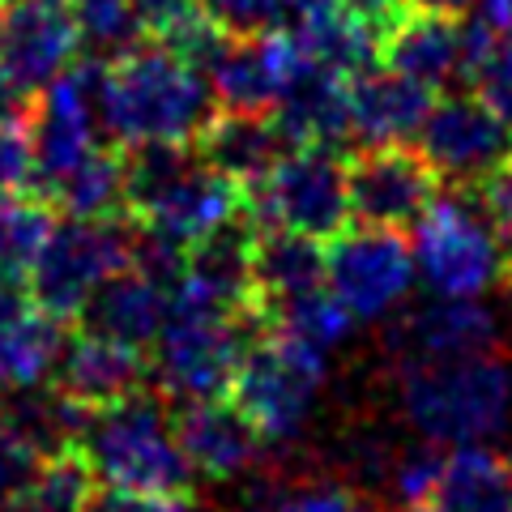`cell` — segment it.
Here are the masks:
<instances>
[{"label":"cell","instance_id":"1","mask_svg":"<svg viewBox=\"0 0 512 512\" xmlns=\"http://www.w3.org/2000/svg\"><path fill=\"white\" fill-rule=\"evenodd\" d=\"M214 120V94L201 69L167 43H141L103 64L99 124L116 146L141 141H197Z\"/></svg>","mask_w":512,"mask_h":512},{"label":"cell","instance_id":"2","mask_svg":"<svg viewBox=\"0 0 512 512\" xmlns=\"http://www.w3.org/2000/svg\"><path fill=\"white\" fill-rule=\"evenodd\" d=\"M397 397L406 423L427 444H483L512 419V367L495 350L461 359H406Z\"/></svg>","mask_w":512,"mask_h":512},{"label":"cell","instance_id":"3","mask_svg":"<svg viewBox=\"0 0 512 512\" xmlns=\"http://www.w3.org/2000/svg\"><path fill=\"white\" fill-rule=\"evenodd\" d=\"M77 448L86 453L90 470L99 474V487L188 495L192 478H197L180 440H175V423L167 419L163 402L146 389L94 410Z\"/></svg>","mask_w":512,"mask_h":512},{"label":"cell","instance_id":"4","mask_svg":"<svg viewBox=\"0 0 512 512\" xmlns=\"http://www.w3.org/2000/svg\"><path fill=\"white\" fill-rule=\"evenodd\" d=\"M414 269L431 295L483 299L512 274V256L466 188L436 192L414 222Z\"/></svg>","mask_w":512,"mask_h":512},{"label":"cell","instance_id":"5","mask_svg":"<svg viewBox=\"0 0 512 512\" xmlns=\"http://www.w3.org/2000/svg\"><path fill=\"white\" fill-rule=\"evenodd\" d=\"M265 320L256 308L239 316H201V312H171L154 338V384L180 402H214L231 393L235 372Z\"/></svg>","mask_w":512,"mask_h":512},{"label":"cell","instance_id":"6","mask_svg":"<svg viewBox=\"0 0 512 512\" xmlns=\"http://www.w3.org/2000/svg\"><path fill=\"white\" fill-rule=\"evenodd\" d=\"M244 214L256 231H299L325 244L350 222L342 154L325 146H291L265 180L244 192Z\"/></svg>","mask_w":512,"mask_h":512},{"label":"cell","instance_id":"7","mask_svg":"<svg viewBox=\"0 0 512 512\" xmlns=\"http://www.w3.org/2000/svg\"><path fill=\"white\" fill-rule=\"evenodd\" d=\"M325 384V355L278 329H261L235 372V406L261 431L265 444L295 440Z\"/></svg>","mask_w":512,"mask_h":512},{"label":"cell","instance_id":"8","mask_svg":"<svg viewBox=\"0 0 512 512\" xmlns=\"http://www.w3.org/2000/svg\"><path fill=\"white\" fill-rule=\"evenodd\" d=\"M137 227L128 218H64L52 227L26 278L30 299L60 320H77L86 299L133 261Z\"/></svg>","mask_w":512,"mask_h":512},{"label":"cell","instance_id":"9","mask_svg":"<svg viewBox=\"0 0 512 512\" xmlns=\"http://www.w3.org/2000/svg\"><path fill=\"white\" fill-rule=\"evenodd\" d=\"M99 82L103 64H69L52 86H43L26 111V133L35 150V192L43 197L60 175H69L90 150H99Z\"/></svg>","mask_w":512,"mask_h":512},{"label":"cell","instance_id":"10","mask_svg":"<svg viewBox=\"0 0 512 512\" xmlns=\"http://www.w3.org/2000/svg\"><path fill=\"white\" fill-rule=\"evenodd\" d=\"M414 252L389 227H359L325 239V286L355 320H380L414 291Z\"/></svg>","mask_w":512,"mask_h":512},{"label":"cell","instance_id":"11","mask_svg":"<svg viewBox=\"0 0 512 512\" xmlns=\"http://www.w3.org/2000/svg\"><path fill=\"white\" fill-rule=\"evenodd\" d=\"M419 154L436 171V180L478 188L512 158V124H504L474 94H453V99L431 103L419 128Z\"/></svg>","mask_w":512,"mask_h":512},{"label":"cell","instance_id":"12","mask_svg":"<svg viewBox=\"0 0 512 512\" xmlns=\"http://www.w3.org/2000/svg\"><path fill=\"white\" fill-rule=\"evenodd\" d=\"M436 184L440 180L423 154L406 146H363V154L346 163L350 218L389 231L414 227L436 197Z\"/></svg>","mask_w":512,"mask_h":512},{"label":"cell","instance_id":"13","mask_svg":"<svg viewBox=\"0 0 512 512\" xmlns=\"http://www.w3.org/2000/svg\"><path fill=\"white\" fill-rule=\"evenodd\" d=\"M77 52V30L69 5L52 0H13L0 9V69L26 99L52 86Z\"/></svg>","mask_w":512,"mask_h":512},{"label":"cell","instance_id":"14","mask_svg":"<svg viewBox=\"0 0 512 512\" xmlns=\"http://www.w3.org/2000/svg\"><path fill=\"white\" fill-rule=\"evenodd\" d=\"M299 43L291 35H244L222 39L214 60L205 64V82H210L214 103L227 111H248V116H269L282 99L291 73L299 69Z\"/></svg>","mask_w":512,"mask_h":512},{"label":"cell","instance_id":"15","mask_svg":"<svg viewBox=\"0 0 512 512\" xmlns=\"http://www.w3.org/2000/svg\"><path fill=\"white\" fill-rule=\"evenodd\" d=\"M244 214V188L218 175L210 163H192L180 180H175L163 197H154L133 222L154 235L171 239L180 248H192L197 239L222 231L227 222Z\"/></svg>","mask_w":512,"mask_h":512},{"label":"cell","instance_id":"16","mask_svg":"<svg viewBox=\"0 0 512 512\" xmlns=\"http://www.w3.org/2000/svg\"><path fill=\"white\" fill-rule=\"evenodd\" d=\"M146 372H150V363L137 346L111 342V338L82 329L77 338H64L52 384L60 393H69L73 402H82L86 410H103L111 402H124V397L141 393Z\"/></svg>","mask_w":512,"mask_h":512},{"label":"cell","instance_id":"17","mask_svg":"<svg viewBox=\"0 0 512 512\" xmlns=\"http://www.w3.org/2000/svg\"><path fill=\"white\" fill-rule=\"evenodd\" d=\"M175 440H180L192 474L227 483V478L248 474L261 461V431H256L244 410L227 402H184V414L175 419Z\"/></svg>","mask_w":512,"mask_h":512},{"label":"cell","instance_id":"18","mask_svg":"<svg viewBox=\"0 0 512 512\" xmlns=\"http://www.w3.org/2000/svg\"><path fill=\"white\" fill-rule=\"evenodd\" d=\"M346 99L350 137H359L363 146H406L410 137H419L427 111L436 103V90L393 69H367L346 82Z\"/></svg>","mask_w":512,"mask_h":512},{"label":"cell","instance_id":"19","mask_svg":"<svg viewBox=\"0 0 512 512\" xmlns=\"http://www.w3.org/2000/svg\"><path fill=\"white\" fill-rule=\"evenodd\" d=\"M274 124L286 137V146H325L338 150L350 137V99L346 82L338 73L320 69L308 56L299 60V69L291 73L282 99L274 103Z\"/></svg>","mask_w":512,"mask_h":512},{"label":"cell","instance_id":"20","mask_svg":"<svg viewBox=\"0 0 512 512\" xmlns=\"http://www.w3.org/2000/svg\"><path fill=\"white\" fill-rule=\"evenodd\" d=\"M393 346L406 359H461L495 350V316L483 299L436 295L393 329Z\"/></svg>","mask_w":512,"mask_h":512},{"label":"cell","instance_id":"21","mask_svg":"<svg viewBox=\"0 0 512 512\" xmlns=\"http://www.w3.org/2000/svg\"><path fill=\"white\" fill-rule=\"evenodd\" d=\"M167 291L158 282H150L141 269L124 265L120 274H111L99 291L86 299V308L77 312L86 333H99V338L124 342L146 350L167 325Z\"/></svg>","mask_w":512,"mask_h":512},{"label":"cell","instance_id":"22","mask_svg":"<svg viewBox=\"0 0 512 512\" xmlns=\"http://www.w3.org/2000/svg\"><path fill=\"white\" fill-rule=\"evenodd\" d=\"M286 150L291 146H286V137L278 133L274 116H248V111L214 116L197 137L201 163H210L218 175H227V180L239 184L244 192L256 180H265L269 167H274Z\"/></svg>","mask_w":512,"mask_h":512},{"label":"cell","instance_id":"23","mask_svg":"<svg viewBox=\"0 0 512 512\" xmlns=\"http://www.w3.org/2000/svg\"><path fill=\"white\" fill-rule=\"evenodd\" d=\"M380 60L427 90H444L461 77V26L440 13H406L384 39Z\"/></svg>","mask_w":512,"mask_h":512},{"label":"cell","instance_id":"24","mask_svg":"<svg viewBox=\"0 0 512 512\" xmlns=\"http://www.w3.org/2000/svg\"><path fill=\"white\" fill-rule=\"evenodd\" d=\"M325 286V244L299 231H256L252 239V308Z\"/></svg>","mask_w":512,"mask_h":512},{"label":"cell","instance_id":"25","mask_svg":"<svg viewBox=\"0 0 512 512\" xmlns=\"http://www.w3.org/2000/svg\"><path fill=\"white\" fill-rule=\"evenodd\" d=\"M436 512H512V461L487 444H461L444 453Z\"/></svg>","mask_w":512,"mask_h":512},{"label":"cell","instance_id":"26","mask_svg":"<svg viewBox=\"0 0 512 512\" xmlns=\"http://www.w3.org/2000/svg\"><path fill=\"white\" fill-rule=\"evenodd\" d=\"M64 350V320L43 312L35 299L0 325V389L47 384Z\"/></svg>","mask_w":512,"mask_h":512},{"label":"cell","instance_id":"27","mask_svg":"<svg viewBox=\"0 0 512 512\" xmlns=\"http://www.w3.org/2000/svg\"><path fill=\"white\" fill-rule=\"evenodd\" d=\"M94 495H99V474L73 444L43 453L26 483L5 495V512H86Z\"/></svg>","mask_w":512,"mask_h":512},{"label":"cell","instance_id":"28","mask_svg":"<svg viewBox=\"0 0 512 512\" xmlns=\"http://www.w3.org/2000/svg\"><path fill=\"white\" fill-rule=\"evenodd\" d=\"M47 205L64 210V218H116L124 210V167H120V150H90L82 163L69 175L43 192Z\"/></svg>","mask_w":512,"mask_h":512},{"label":"cell","instance_id":"29","mask_svg":"<svg viewBox=\"0 0 512 512\" xmlns=\"http://www.w3.org/2000/svg\"><path fill=\"white\" fill-rule=\"evenodd\" d=\"M256 312H261L265 329H278V333H286V338L320 350V355H329L333 346H342L350 338V329L359 325L329 286H316V291L291 295V299L269 303V308H256Z\"/></svg>","mask_w":512,"mask_h":512},{"label":"cell","instance_id":"30","mask_svg":"<svg viewBox=\"0 0 512 512\" xmlns=\"http://www.w3.org/2000/svg\"><path fill=\"white\" fill-rule=\"evenodd\" d=\"M69 18L86 60L111 64L146 43V22L133 0H69Z\"/></svg>","mask_w":512,"mask_h":512},{"label":"cell","instance_id":"31","mask_svg":"<svg viewBox=\"0 0 512 512\" xmlns=\"http://www.w3.org/2000/svg\"><path fill=\"white\" fill-rule=\"evenodd\" d=\"M52 227H56V214L39 192H22V197L0 201V278L26 282Z\"/></svg>","mask_w":512,"mask_h":512},{"label":"cell","instance_id":"32","mask_svg":"<svg viewBox=\"0 0 512 512\" xmlns=\"http://www.w3.org/2000/svg\"><path fill=\"white\" fill-rule=\"evenodd\" d=\"M478 103H487L504 124H512V39H495L466 73Z\"/></svg>","mask_w":512,"mask_h":512},{"label":"cell","instance_id":"33","mask_svg":"<svg viewBox=\"0 0 512 512\" xmlns=\"http://www.w3.org/2000/svg\"><path fill=\"white\" fill-rule=\"evenodd\" d=\"M440 474H444V453L436 444H427V440L419 448H410L406 457H397L393 470H389L397 504H402V508L431 504V500H436V487H440Z\"/></svg>","mask_w":512,"mask_h":512},{"label":"cell","instance_id":"34","mask_svg":"<svg viewBox=\"0 0 512 512\" xmlns=\"http://www.w3.org/2000/svg\"><path fill=\"white\" fill-rule=\"evenodd\" d=\"M35 192V150H30L26 116L0 120V201Z\"/></svg>","mask_w":512,"mask_h":512},{"label":"cell","instance_id":"35","mask_svg":"<svg viewBox=\"0 0 512 512\" xmlns=\"http://www.w3.org/2000/svg\"><path fill=\"white\" fill-rule=\"evenodd\" d=\"M197 13L227 39L269 35L274 26V0H197Z\"/></svg>","mask_w":512,"mask_h":512},{"label":"cell","instance_id":"36","mask_svg":"<svg viewBox=\"0 0 512 512\" xmlns=\"http://www.w3.org/2000/svg\"><path fill=\"white\" fill-rule=\"evenodd\" d=\"M269 512H367V504L346 483H303L282 491Z\"/></svg>","mask_w":512,"mask_h":512},{"label":"cell","instance_id":"37","mask_svg":"<svg viewBox=\"0 0 512 512\" xmlns=\"http://www.w3.org/2000/svg\"><path fill=\"white\" fill-rule=\"evenodd\" d=\"M478 210L487 214L491 231L500 235V244L512 256V158L504 167H495L483 184H478Z\"/></svg>","mask_w":512,"mask_h":512},{"label":"cell","instance_id":"38","mask_svg":"<svg viewBox=\"0 0 512 512\" xmlns=\"http://www.w3.org/2000/svg\"><path fill=\"white\" fill-rule=\"evenodd\" d=\"M86 512H192L188 495H163V491H120L107 487L90 500Z\"/></svg>","mask_w":512,"mask_h":512},{"label":"cell","instance_id":"39","mask_svg":"<svg viewBox=\"0 0 512 512\" xmlns=\"http://www.w3.org/2000/svg\"><path fill=\"white\" fill-rule=\"evenodd\" d=\"M141 22H146V35L163 39L175 26H184L188 18H197V0H133Z\"/></svg>","mask_w":512,"mask_h":512},{"label":"cell","instance_id":"40","mask_svg":"<svg viewBox=\"0 0 512 512\" xmlns=\"http://www.w3.org/2000/svg\"><path fill=\"white\" fill-rule=\"evenodd\" d=\"M483 30H491L495 39H512V0H478V5L470 9Z\"/></svg>","mask_w":512,"mask_h":512},{"label":"cell","instance_id":"41","mask_svg":"<svg viewBox=\"0 0 512 512\" xmlns=\"http://www.w3.org/2000/svg\"><path fill=\"white\" fill-rule=\"evenodd\" d=\"M410 13H440V18H461V13H470L478 0H402Z\"/></svg>","mask_w":512,"mask_h":512},{"label":"cell","instance_id":"42","mask_svg":"<svg viewBox=\"0 0 512 512\" xmlns=\"http://www.w3.org/2000/svg\"><path fill=\"white\" fill-rule=\"evenodd\" d=\"M402 512H436V508H431V504H423V508H402Z\"/></svg>","mask_w":512,"mask_h":512},{"label":"cell","instance_id":"43","mask_svg":"<svg viewBox=\"0 0 512 512\" xmlns=\"http://www.w3.org/2000/svg\"><path fill=\"white\" fill-rule=\"evenodd\" d=\"M52 5H69V0H52Z\"/></svg>","mask_w":512,"mask_h":512},{"label":"cell","instance_id":"44","mask_svg":"<svg viewBox=\"0 0 512 512\" xmlns=\"http://www.w3.org/2000/svg\"><path fill=\"white\" fill-rule=\"evenodd\" d=\"M0 512H5V495H0Z\"/></svg>","mask_w":512,"mask_h":512},{"label":"cell","instance_id":"45","mask_svg":"<svg viewBox=\"0 0 512 512\" xmlns=\"http://www.w3.org/2000/svg\"><path fill=\"white\" fill-rule=\"evenodd\" d=\"M0 5H13V0H0Z\"/></svg>","mask_w":512,"mask_h":512}]
</instances>
